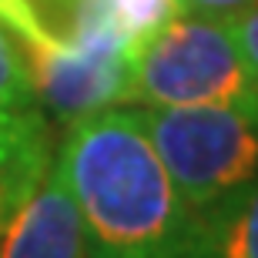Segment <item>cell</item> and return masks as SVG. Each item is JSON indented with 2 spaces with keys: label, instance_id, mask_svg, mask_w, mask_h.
<instances>
[{
  "label": "cell",
  "instance_id": "cell-8",
  "mask_svg": "<svg viewBox=\"0 0 258 258\" xmlns=\"http://www.w3.org/2000/svg\"><path fill=\"white\" fill-rule=\"evenodd\" d=\"M0 24L10 27L20 37V44H50L57 37L54 30L40 20L30 0H0Z\"/></svg>",
  "mask_w": 258,
  "mask_h": 258
},
{
  "label": "cell",
  "instance_id": "cell-6",
  "mask_svg": "<svg viewBox=\"0 0 258 258\" xmlns=\"http://www.w3.org/2000/svg\"><path fill=\"white\" fill-rule=\"evenodd\" d=\"M178 258H258V178L198 211Z\"/></svg>",
  "mask_w": 258,
  "mask_h": 258
},
{
  "label": "cell",
  "instance_id": "cell-10",
  "mask_svg": "<svg viewBox=\"0 0 258 258\" xmlns=\"http://www.w3.org/2000/svg\"><path fill=\"white\" fill-rule=\"evenodd\" d=\"M228 27H231V34H235V40H238L241 54H245V57H248V64L258 71V7L245 10L241 17L231 20Z\"/></svg>",
  "mask_w": 258,
  "mask_h": 258
},
{
  "label": "cell",
  "instance_id": "cell-5",
  "mask_svg": "<svg viewBox=\"0 0 258 258\" xmlns=\"http://www.w3.org/2000/svg\"><path fill=\"white\" fill-rule=\"evenodd\" d=\"M54 164V138L37 104L0 114V245L20 205Z\"/></svg>",
  "mask_w": 258,
  "mask_h": 258
},
{
  "label": "cell",
  "instance_id": "cell-2",
  "mask_svg": "<svg viewBox=\"0 0 258 258\" xmlns=\"http://www.w3.org/2000/svg\"><path fill=\"white\" fill-rule=\"evenodd\" d=\"M131 101L148 107L225 104L258 111V71L228 24L171 17L134 50Z\"/></svg>",
  "mask_w": 258,
  "mask_h": 258
},
{
  "label": "cell",
  "instance_id": "cell-9",
  "mask_svg": "<svg viewBox=\"0 0 258 258\" xmlns=\"http://www.w3.org/2000/svg\"><path fill=\"white\" fill-rule=\"evenodd\" d=\"M251 7H258V0H178V10L181 14L221 20V24H231L235 17H241Z\"/></svg>",
  "mask_w": 258,
  "mask_h": 258
},
{
  "label": "cell",
  "instance_id": "cell-7",
  "mask_svg": "<svg viewBox=\"0 0 258 258\" xmlns=\"http://www.w3.org/2000/svg\"><path fill=\"white\" fill-rule=\"evenodd\" d=\"M30 104H37V97H34L27 57L20 47H14V40L7 37V30L0 24V114H10V111Z\"/></svg>",
  "mask_w": 258,
  "mask_h": 258
},
{
  "label": "cell",
  "instance_id": "cell-4",
  "mask_svg": "<svg viewBox=\"0 0 258 258\" xmlns=\"http://www.w3.org/2000/svg\"><path fill=\"white\" fill-rule=\"evenodd\" d=\"M0 258H91L84 221L57 154L44 181L14 215Z\"/></svg>",
  "mask_w": 258,
  "mask_h": 258
},
{
  "label": "cell",
  "instance_id": "cell-1",
  "mask_svg": "<svg viewBox=\"0 0 258 258\" xmlns=\"http://www.w3.org/2000/svg\"><path fill=\"white\" fill-rule=\"evenodd\" d=\"M57 158L91 258H178L195 211L174 188L141 111L104 107L74 121Z\"/></svg>",
  "mask_w": 258,
  "mask_h": 258
},
{
  "label": "cell",
  "instance_id": "cell-3",
  "mask_svg": "<svg viewBox=\"0 0 258 258\" xmlns=\"http://www.w3.org/2000/svg\"><path fill=\"white\" fill-rule=\"evenodd\" d=\"M34 97L60 124H74L104 107L131 101L134 54L127 47H87L54 37L50 44H24Z\"/></svg>",
  "mask_w": 258,
  "mask_h": 258
}]
</instances>
